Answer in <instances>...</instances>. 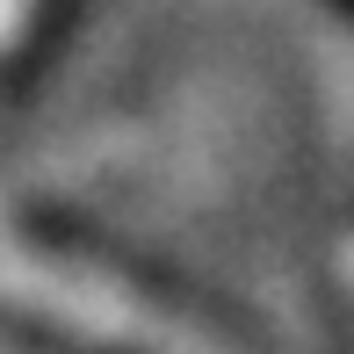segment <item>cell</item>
<instances>
[{
	"mask_svg": "<svg viewBox=\"0 0 354 354\" xmlns=\"http://www.w3.org/2000/svg\"><path fill=\"white\" fill-rule=\"evenodd\" d=\"M0 297H15L44 326H66V333H80V340H94L109 354H232L196 318H181L167 304L138 297V289L109 282L87 261L29 246V239H0Z\"/></svg>",
	"mask_w": 354,
	"mask_h": 354,
	"instance_id": "6da1fadb",
	"label": "cell"
},
{
	"mask_svg": "<svg viewBox=\"0 0 354 354\" xmlns=\"http://www.w3.org/2000/svg\"><path fill=\"white\" fill-rule=\"evenodd\" d=\"M347 289H354V275H347Z\"/></svg>",
	"mask_w": 354,
	"mask_h": 354,
	"instance_id": "7a4b0ae2",
	"label": "cell"
}]
</instances>
